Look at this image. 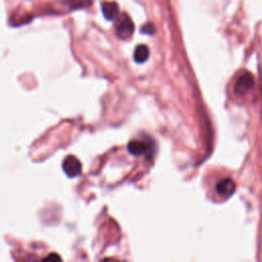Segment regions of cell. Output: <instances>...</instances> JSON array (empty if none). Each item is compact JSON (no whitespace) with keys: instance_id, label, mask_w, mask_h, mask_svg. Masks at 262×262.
I'll return each mask as SVG.
<instances>
[{"instance_id":"obj_4","label":"cell","mask_w":262,"mask_h":262,"mask_svg":"<svg viewBox=\"0 0 262 262\" xmlns=\"http://www.w3.org/2000/svg\"><path fill=\"white\" fill-rule=\"evenodd\" d=\"M254 86V78L251 74L246 73L241 75L235 84V91L238 94H245Z\"/></svg>"},{"instance_id":"obj_7","label":"cell","mask_w":262,"mask_h":262,"mask_svg":"<svg viewBox=\"0 0 262 262\" xmlns=\"http://www.w3.org/2000/svg\"><path fill=\"white\" fill-rule=\"evenodd\" d=\"M149 57V49L145 45H138L134 51V60L138 64L144 63Z\"/></svg>"},{"instance_id":"obj_3","label":"cell","mask_w":262,"mask_h":262,"mask_svg":"<svg viewBox=\"0 0 262 262\" xmlns=\"http://www.w3.org/2000/svg\"><path fill=\"white\" fill-rule=\"evenodd\" d=\"M128 152L132 155V156H143V155H147L149 149H151V145L149 143H147L144 140H139V139H134L131 140L128 143Z\"/></svg>"},{"instance_id":"obj_2","label":"cell","mask_w":262,"mask_h":262,"mask_svg":"<svg viewBox=\"0 0 262 262\" xmlns=\"http://www.w3.org/2000/svg\"><path fill=\"white\" fill-rule=\"evenodd\" d=\"M63 170L67 176L71 178L76 177L82 172L81 162L76 157L69 156L63 162Z\"/></svg>"},{"instance_id":"obj_8","label":"cell","mask_w":262,"mask_h":262,"mask_svg":"<svg viewBox=\"0 0 262 262\" xmlns=\"http://www.w3.org/2000/svg\"><path fill=\"white\" fill-rule=\"evenodd\" d=\"M156 32V28L152 23H147L141 28V33L147 34V35H153Z\"/></svg>"},{"instance_id":"obj_6","label":"cell","mask_w":262,"mask_h":262,"mask_svg":"<svg viewBox=\"0 0 262 262\" xmlns=\"http://www.w3.org/2000/svg\"><path fill=\"white\" fill-rule=\"evenodd\" d=\"M101 9H102V13H103L104 18L109 21H114L119 16L118 5L114 2H112V3L103 2L101 4Z\"/></svg>"},{"instance_id":"obj_1","label":"cell","mask_w":262,"mask_h":262,"mask_svg":"<svg viewBox=\"0 0 262 262\" xmlns=\"http://www.w3.org/2000/svg\"><path fill=\"white\" fill-rule=\"evenodd\" d=\"M134 32V25L131 19L123 14L119 18H117L116 22V34L118 36V38L122 40H126L130 38L131 35Z\"/></svg>"},{"instance_id":"obj_5","label":"cell","mask_w":262,"mask_h":262,"mask_svg":"<svg viewBox=\"0 0 262 262\" xmlns=\"http://www.w3.org/2000/svg\"><path fill=\"white\" fill-rule=\"evenodd\" d=\"M216 193L220 196V197H224L228 198L231 197L235 191H236V184L235 182L230 179V178H226L220 180L217 184H216Z\"/></svg>"}]
</instances>
